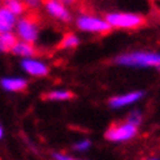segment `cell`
<instances>
[{"label": "cell", "mask_w": 160, "mask_h": 160, "mask_svg": "<svg viewBox=\"0 0 160 160\" xmlns=\"http://www.w3.org/2000/svg\"><path fill=\"white\" fill-rule=\"evenodd\" d=\"M45 7H46L48 12H49L52 17L61 19L64 22L71 21V14L68 12L67 8L60 2H52V0H49V2L45 3Z\"/></svg>", "instance_id": "6"}, {"label": "cell", "mask_w": 160, "mask_h": 160, "mask_svg": "<svg viewBox=\"0 0 160 160\" xmlns=\"http://www.w3.org/2000/svg\"><path fill=\"white\" fill-rule=\"evenodd\" d=\"M39 30V15L30 12L25 15L21 21L18 22V33L19 37L26 43H33L38 37Z\"/></svg>", "instance_id": "1"}, {"label": "cell", "mask_w": 160, "mask_h": 160, "mask_svg": "<svg viewBox=\"0 0 160 160\" xmlns=\"http://www.w3.org/2000/svg\"><path fill=\"white\" fill-rule=\"evenodd\" d=\"M2 86L4 87L7 91H23L27 87V82L25 79H3L2 80Z\"/></svg>", "instance_id": "10"}, {"label": "cell", "mask_w": 160, "mask_h": 160, "mask_svg": "<svg viewBox=\"0 0 160 160\" xmlns=\"http://www.w3.org/2000/svg\"><path fill=\"white\" fill-rule=\"evenodd\" d=\"M18 43L17 35L12 33H3L0 34V49L4 52H10Z\"/></svg>", "instance_id": "11"}, {"label": "cell", "mask_w": 160, "mask_h": 160, "mask_svg": "<svg viewBox=\"0 0 160 160\" xmlns=\"http://www.w3.org/2000/svg\"><path fill=\"white\" fill-rule=\"evenodd\" d=\"M22 67L26 72L34 76H46L49 72L45 64L37 61V60H25V61H22Z\"/></svg>", "instance_id": "7"}, {"label": "cell", "mask_w": 160, "mask_h": 160, "mask_svg": "<svg viewBox=\"0 0 160 160\" xmlns=\"http://www.w3.org/2000/svg\"><path fill=\"white\" fill-rule=\"evenodd\" d=\"M12 52L15 54H21V56H25V57H29V56H34L37 54V50L34 49L33 45L30 43H26V42H18L17 45L14 46Z\"/></svg>", "instance_id": "12"}, {"label": "cell", "mask_w": 160, "mask_h": 160, "mask_svg": "<svg viewBox=\"0 0 160 160\" xmlns=\"http://www.w3.org/2000/svg\"><path fill=\"white\" fill-rule=\"evenodd\" d=\"M136 134H137V128L128 122H122L113 123L107 129L105 137L110 141H126V140L133 138Z\"/></svg>", "instance_id": "4"}, {"label": "cell", "mask_w": 160, "mask_h": 160, "mask_svg": "<svg viewBox=\"0 0 160 160\" xmlns=\"http://www.w3.org/2000/svg\"><path fill=\"white\" fill-rule=\"evenodd\" d=\"M90 147V141H83V142H79V144H76L75 148L76 149H86V148H88Z\"/></svg>", "instance_id": "17"}, {"label": "cell", "mask_w": 160, "mask_h": 160, "mask_svg": "<svg viewBox=\"0 0 160 160\" xmlns=\"http://www.w3.org/2000/svg\"><path fill=\"white\" fill-rule=\"evenodd\" d=\"M53 158H54L56 160H76V159H72V158H67V156L60 155V153H54Z\"/></svg>", "instance_id": "18"}, {"label": "cell", "mask_w": 160, "mask_h": 160, "mask_svg": "<svg viewBox=\"0 0 160 160\" xmlns=\"http://www.w3.org/2000/svg\"><path fill=\"white\" fill-rule=\"evenodd\" d=\"M106 22L110 27L119 29H137L145 25V18L138 14H126V12H114L106 17Z\"/></svg>", "instance_id": "2"}, {"label": "cell", "mask_w": 160, "mask_h": 160, "mask_svg": "<svg viewBox=\"0 0 160 160\" xmlns=\"http://www.w3.org/2000/svg\"><path fill=\"white\" fill-rule=\"evenodd\" d=\"M76 25L83 31H91V33H98V34H107L111 30L110 25L106 21L91 17V15H82L78 19Z\"/></svg>", "instance_id": "5"}, {"label": "cell", "mask_w": 160, "mask_h": 160, "mask_svg": "<svg viewBox=\"0 0 160 160\" xmlns=\"http://www.w3.org/2000/svg\"><path fill=\"white\" fill-rule=\"evenodd\" d=\"M79 45V39L78 37H76L75 34H67V35H64V38L61 39V42H60V45L58 48L60 49H69V48H76Z\"/></svg>", "instance_id": "15"}, {"label": "cell", "mask_w": 160, "mask_h": 160, "mask_svg": "<svg viewBox=\"0 0 160 160\" xmlns=\"http://www.w3.org/2000/svg\"><path fill=\"white\" fill-rule=\"evenodd\" d=\"M142 97V92H130V94H125L121 95V97H115L110 101L111 107H121V106H126L130 105L136 101H138L140 98Z\"/></svg>", "instance_id": "9"}, {"label": "cell", "mask_w": 160, "mask_h": 160, "mask_svg": "<svg viewBox=\"0 0 160 160\" xmlns=\"http://www.w3.org/2000/svg\"><path fill=\"white\" fill-rule=\"evenodd\" d=\"M4 8L8 10L10 12L14 15V17H17V15H21V14L25 12L26 4H25V3L15 2V0H12V2H7V3H6V7H4Z\"/></svg>", "instance_id": "14"}, {"label": "cell", "mask_w": 160, "mask_h": 160, "mask_svg": "<svg viewBox=\"0 0 160 160\" xmlns=\"http://www.w3.org/2000/svg\"><path fill=\"white\" fill-rule=\"evenodd\" d=\"M149 160H158V159H149Z\"/></svg>", "instance_id": "20"}, {"label": "cell", "mask_w": 160, "mask_h": 160, "mask_svg": "<svg viewBox=\"0 0 160 160\" xmlns=\"http://www.w3.org/2000/svg\"><path fill=\"white\" fill-rule=\"evenodd\" d=\"M3 136V129H2V126H0V137Z\"/></svg>", "instance_id": "19"}, {"label": "cell", "mask_w": 160, "mask_h": 160, "mask_svg": "<svg viewBox=\"0 0 160 160\" xmlns=\"http://www.w3.org/2000/svg\"><path fill=\"white\" fill-rule=\"evenodd\" d=\"M15 23H17V19H15L14 15L7 8L2 7V8H0V34L11 33Z\"/></svg>", "instance_id": "8"}, {"label": "cell", "mask_w": 160, "mask_h": 160, "mask_svg": "<svg viewBox=\"0 0 160 160\" xmlns=\"http://www.w3.org/2000/svg\"><path fill=\"white\" fill-rule=\"evenodd\" d=\"M128 123H130V125H133L136 128L141 123V115H140L138 111H133V113L129 115V118H128Z\"/></svg>", "instance_id": "16"}, {"label": "cell", "mask_w": 160, "mask_h": 160, "mask_svg": "<svg viewBox=\"0 0 160 160\" xmlns=\"http://www.w3.org/2000/svg\"><path fill=\"white\" fill-rule=\"evenodd\" d=\"M72 98H73V94L71 91H53L43 95V99H49V101H68Z\"/></svg>", "instance_id": "13"}, {"label": "cell", "mask_w": 160, "mask_h": 160, "mask_svg": "<svg viewBox=\"0 0 160 160\" xmlns=\"http://www.w3.org/2000/svg\"><path fill=\"white\" fill-rule=\"evenodd\" d=\"M117 62L123 65H138V67H149L155 65L159 67L160 58L158 53H142V52H136L132 54H123L117 58Z\"/></svg>", "instance_id": "3"}]
</instances>
